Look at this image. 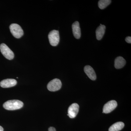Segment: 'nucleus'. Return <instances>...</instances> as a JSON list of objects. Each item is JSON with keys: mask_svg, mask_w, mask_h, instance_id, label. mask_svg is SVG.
I'll list each match as a JSON object with an SVG mask.
<instances>
[{"mask_svg": "<svg viewBox=\"0 0 131 131\" xmlns=\"http://www.w3.org/2000/svg\"><path fill=\"white\" fill-rule=\"evenodd\" d=\"M24 103L18 100L8 101L3 104V107L6 110H14L20 109L23 107Z\"/></svg>", "mask_w": 131, "mask_h": 131, "instance_id": "1", "label": "nucleus"}, {"mask_svg": "<svg viewBox=\"0 0 131 131\" xmlns=\"http://www.w3.org/2000/svg\"><path fill=\"white\" fill-rule=\"evenodd\" d=\"M9 29L12 35L16 38H20L24 35L23 30L18 24H11L9 26Z\"/></svg>", "mask_w": 131, "mask_h": 131, "instance_id": "2", "label": "nucleus"}, {"mask_svg": "<svg viewBox=\"0 0 131 131\" xmlns=\"http://www.w3.org/2000/svg\"><path fill=\"white\" fill-rule=\"evenodd\" d=\"M49 42L51 46H56L58 44L60 40L59 32L56 30H53L50 32L48 35Z\"/></svg>", "mask_w": 131, "mask_h": 131, "instance_id": "3", "label": "nucleus"}, {"mask_svg": "<svg viewBox=\"0 0 131 131\" xmlns=\"http://www.w3.org/2000/svg\"><path fill=\"white\" fill-rule=\"evenodd\" d=\"M0 50L3 55L8 60H12L14 58V53L5 44L1 45Z\"/></svg>", "mask_w": 131, "mask_h": 131, "instance_id": "4", "label": "nucleus"}, {"mask_svg": "<svg viewBox=\"0 0 131 131\" xmlns=\"http://www.w3.org/2000/svg\"><path fill=\"white\" fill-rule=\"evenodd\" d=\"M62 82L59 79L55 78L49 82L47 88L49 91H56L59 90L62 87Z\"/></svg>", "mask_w": 131, "mask_h": 131, "instance_id": "5", "label": "nucleus"}, {"mask_svg": "<svg viewBox=\"0 0 131 131\" xmlns=\"http://www.w3.org/2000/svg\"><path fill=\"white\" fill-rule=\"evenodd\" d=\"M117 106V102L115 100L109 101L106 103L103 107V113L107 114L112 112Z\"/></svg>", "mask_w": 131, "mask_h": 131, "instance_id": "6", "label": "nucleus"}, {"mask_svg": "<svg viewBox=\"0 0 131 131\" xmlns=\"http://www.w3.org/2000/svg\"><path fill=\"white\" fill-rule=\"evenodd\" d=\"M79 110V105L77 103H73L68 108V115L71 118H74L78 113Z\"/></svg>", "mask_w": 131, "mask_h": 131, "instance_id": "7", "label": "nucleus"}, {"mask_svg": "<svg viewBox=\"0 0 131 131\" xmlns=\"http://www.w3.org/2000/svg\"><path fill=\"white\" fill-rule=\"evenodd\" d=\"M17 84L16 80L13 79H7L2 80L0 82V86L3 88H9L13 87Z\"/></svg>", "mask_w": 131, "mask_h": 131, "instance_id": "8", "label": "nucleus"}, {"mask_svg": "<svg viewBox=\"0 0 131 131\" xmlns=\"http://www.w3.org/2000/svg\"><path fill=\"white\" fill-rule=\"evenodd\" d=\"M73 35L75 38L79 39L81 37V28L78 21L74 22L72 26Z\"/></svg>", "mask_w": 131, "mask_h": 131, "instance_id": "9", "label": "nucleus"}, {"mask_svg": "<svg viewBox=\"0 0 131 131\" xmlns=\"http://www.w3.org/2000/svg\"><path fill=\"white\" fill-rule=\"evenodd\" d=\"M84 71L86 74L91 80L94 81L96 80V76L95 72L93 68L90 66H86L84 67Z\"/></svg>", "mask_w": 131, "mask_h": 131, "instance_id": "10", "label": "nucleus"}, {"mask_svg": "<svg viewBox=\"0 0 131 131\" xmlns=\"http://www.w3.org/2000/svg\"><path fill=\"white\" fill-rule=\"evenodd\" d=\"M126 63V61L122 57H117L115 60V68L117 69H121L125 66Z\"/></svg>", "mask_w": 131, "mask_h": 131, "instance_id": "11", "label": "nucleus"}, {"mask_svg": "<svg viewBox=\"0 0 131 131\" xmlns=\"http://www.w3.org/2000/svg\"><path fill=\"white\" fill-rule=\"evenodd\" d=\"M106 26L100 24V25L97 28L96 30V38L97 40H100L103 38L105 31Z\"/></svg>", "mask_w": 131, "mask_h": 131, "instance_id": "12", "label": "nucleus"}, {"mask_svg": "<svg viewBox=\"0 0 131 131\" xmlns=\"http://www.w3.org/2000/svg\"><path fill=\"white\" fill-rule=\"evenodd\" d=\"M125 126V124L123 122H116L110 127L108 131H119L122 130Z\"/></svg>", "mask_w": 131, "mask_h": 131, "instance_id": "13", "label": "nucleus"}, {"mask_svg": "<svg viewBox=\"0 0 131 131\" xmlns=\"http://www.w3.org/2000/svg\"><path fill=\"white\" fill-rule=\"evenodd\" d=\"M110 0H100L98 3L99 7L101 9H103L108 6L111 3Z\"/></svg>", "mask_w": 131, "mask_h": 131, "instance_id": "14", "label": "nucleus"}, {"mask_svg": "<svg viewBox=\"0 0 131 131\" xmlns=\"http://www.w3.org/2000/svg\"><path fill=\"white\" fill-rule=\"evenodd\" d=\"M126 41L127 43H131V37H127L126 38H125Z\"/></svg>", "mask_w": 131, "mask_h": 131, "instance_id": "15", "label": "nucleus"}, {"mask_svg": "<svg viewBox=\"0 0 131 131\" xmlns=\"http://www.w3.org/2000/svg\"><path fill=\"white\" fill-rule=\"evenodd\" d=\"M49 131H56V129L53 127H49Z\"/></svg>", "mask_w": 131, "mask_h": 131, "instance_id": "16", "label": "nucleus"}, {"mask_svg": "<svg viewBox=\"0 0 131 131\" xmlns=\"http://www.w3.org/2000/svg\"><path fill=\"white\" fill-rule=\"evenodd\" d=\"M4 130V129H3V127L1 126H0V131H3Z\"/></svg>", "mask_w": 131, "mask_h": 131, "instance_id": "17", "label": "nucleus"}]
</instances>
